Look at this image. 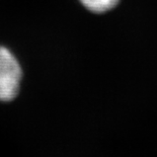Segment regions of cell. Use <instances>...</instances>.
Segmentation results:
<instances>
[{
    "label": "cell",
    "mask_w": 157,
    "mask_h": 157,
    "mask_svg": "<svg viewBox=\"0 0 157 157\" xmlns=\"http://www.w3.org/2000/svg\"><path fill=\"white\" fill-rule=\"evenodd\" d=\"M85 9L92 13H106L119 4L120 0H79Z\"/></svg>",
    "instance_id": "2"
},
{
    "label": "cell",
    "mask_w": 157,
    "mask_h": 157,
    "mask_svg": "<svg viewBox=\"0 0 157 157\" xmlns=\"http://www.w3.org/2000/svg\"><path fill=\"white\" fill-rule=\"evenodd\" d=\"M23 72L18 59L7 47L0 46V101L9 102L17 98Z\"/></svg>",
    "instance_id": "1"
}]
</instances>
